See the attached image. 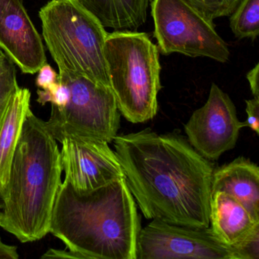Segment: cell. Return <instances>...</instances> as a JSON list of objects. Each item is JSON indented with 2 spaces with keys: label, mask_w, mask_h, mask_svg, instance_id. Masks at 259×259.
Instances as JSON below:
<instances>
[{
  "label": "cell",
  "mask_w": 259,
  "mask_h": 259,
  "mask_svg": "<svg viewBox=\"0 0 259 259\" xmlns=\"http://www.w3.org/2000/svg\"><path fill=\"white\" fill-rule=\"evenodd\" d=\"M115 152L132 195L147 219L210 226L213 163L184 136L150 128L116 136Z\"/></svg>",
  "instance_id": "6da1fadb"
},
{
  "label": "cell",
  "mask_w": 259,
  "mask_h": 259,
  "mask_svg": "<svg viewBox=\"0 0 259 259\" xmlns=\"http://www.w3.org/2000/svg\"><path fill=\"white\" fill-rule=\"evenodd\" d=\"M141 229L125 178L84 193L62 183L50 233L81 259H136Z\"/></svg>",
  "instance_id": "7a4b0ae2"
},
{
  "label": "cell",
  "mask_w": 259,
  "mask_h": 259,
  "mask_svg": "<svg viewBox=\"0 0 259 259\" xmlns=\"http://www.w3.org/2000/svg\"><path fill=\"white\" fill-rule=\"evenodd\" d=\"M62 172L57 139L47 122L31 110L15 151L8 183L0 193V227L22 243L40 240L48 235Z\"/></svg>",
  "instance_id": "3957f363"
},
{
  "label": "cell",
  "mask_w": 259,
  "mask_h": 259,
  "mask_svg": "<svg viewBox=\"0 0 259 259\" xmlns=\"http://www.w3.org/2000/svg\"><path fill=\"white\" fill-rule=\"evenodd\" d=\"M158 48L146 33L115 31L104 45L110 85L118 110L128 122L142 123L158 111L161 89Z\"/></svg>",
  "instance_id": "277c9868"
},
{
  "label": "cell",
  "mask_w": 259,
  "mask_h": 259,
  "mask_svg": "<svg viewBox=\"0 0 259 259\" xmlns=\"http://www.w3.org/2000/svg\"><path fill=\"white\" fill-rule=\"evenodd\" d=\"M39 17L59 73L81 75L110 88L104 57L108 32L92 13L78 0H51Z\"/></svg>",
  "instance_id": "5b68a950"
},
{
  "label": "cell",
  "mask_w": 259,
  "mask_h": 259,
  "mask_svg": "<svg viewBox=\"0 0 259 259\" xmlns=\"http://www.w3.org/2000/svg\"><path fill=\"white\" fill-rule=\"evenodd\" d=\"M70 98L64 108L51 105L47 125L57 141L67 134L102 139L111 143L120 127V113L108 86L81 75L59 73Z\"/></svg>",
  "instance_id": "8992f818"
},
{
  "label": "cell",
  "mask_w": 259,
  "mask_h": 259,
  "mask_svg": "<svg viewBox=\"0 0 259 259\" xmlns=\"http://www.w3.org/2000/svg\"><path fill=\"white\" fill-rule=\"evenodd\" d=\"M154 37L163 55L180 54L227 63L230 52L207 19L188 0H151Z\"/></svg>",
  "instance_id": "52a82bcc"
},
{
  "label": "cell",
  "mask_w": 259,
  "mask_h": 259,
  "mask_svg": "<svg viewBox=\"0 0 259 259\" xmlns=\"http://www.w3.org/2000/svg\"><path fill=\"white\" fill-rule=\"evenodd\" d=\"M187 258L233 259V251L210 227H185L152 220L141 229L136 259Z\"/></svg>",
  "instance_id": "ba28073f"
},
{
  "label": "cell",
  "mask_w": 259,
  "mask_h": 259,
  "mask_svg": "<svg viewBox=\"0 0 259 259\" xmlns=\"http://www.w3.org/2000/svg\"><path fill=\"white\" fill-rule=\"evenodd\" d=\"M64 183L84 193L125 178L116 152L102 139L67 134L58 139Z\"/></svg>",
  "instance_id": "9c48e42d"
},
{
  "label": "cell",
  "mask_w": 259,
  "mask_h": 259,
  "mask_svg": "<svg viewBox=\"0 0 259 259\" xmlns=\"http://www.w3.org/2000/svg\"><path fill=\"white\" fill-rule=\"evenodd\" d=\"M243 127L231 98L212 83L207 101L192 113L185 132L190 145L202 157L215 160L235 148Z\"/></svg>",
  "instance_id": "30bf717a"
},
{
  "label": "cell",
  "mask_w": 259,
  "mask_h": 259,
  "mask_svg": "<svg viewBox=\"0 0 259 259\" xmlns=\"http://www.w3.org/2000/svg\"><path fill=\"white\" fill-rule=\"evenodd\" d=\"M0 50L23 73H37L47 63L42 37L22 0H0Z\"/></svg>",
  "instance_id": "8fae6325"
},
{
  "label": "cell",
  "mask_w": 259,
  "mask_h": 259,
  "mask_svg": "<svg viewBox=\"0 0 259 259\" xmlns=\"http://www.w3.org/2000/svg\"><path fill=\"white\" fill-rule=\"evenodd\" d=\"M217 192L236 198L259 221V167L249 159L239 157L213 169L211 194Z\"/></svg>",
  "instance_id": "7c38bea8"
},
{
  "label": "cell",
  "mask_w": 259,
  "mask_h": 259,
  "mask_svg": "<svg viewBox=\"0 0 259 259\" xmlns=\"http://www.w3.org/2000/svg\"><path fill=\"white\" fill-rule=\"evenodd\" d=\"M31 98L30 91L18 84L0 112V193L8 183L15 151L31 111Z\"/></svg>",
  "instance_id": "4fadbf2b"
},
{
  "label": "cell",
  "mask_w": 259,
  "mask_h": 259,
  "mask_svg": "<svg viewBox=\"0 0 259 259\" xmlns=\"http://www.w3.org/2000/svg\"><path fill=\"white\" fill-rule=\"evenodd\" d=\"M209 220L216 237L228 246L242 242L259 228L258 220L240 201L225 192L212 194Z\"/></svg>",
  "instance_id": "5bb4252c"
},
{
  "label": "cell",
  "mask_w": 259,
  "mask_h": 259,
  "mask_svg": "<svg viewBox=\"0 0 259 259\" xmlns=\"http://www.w3.org/2000/svg\"><path fill=\"white\" fill-rule=\"evenodd\" d=\"M104 28L138 31L148 17L150 0H78Z\"/></svg>",
  "instance_id": "9a60e30c"
},
{
  "label": "cell",
  "mask_w": 259,
  "mask_h": 259,
  "mask_svg": "<svg viewBox=\"0 0 259 259\" xmlns=\"http://www.w3.org/2000/svg\"><path fill=\"white\" fill-rule=\"evenodd\" d=\"M230 27L239 40L254 41L259 34V0H240L230 16Z\"/></svg>",
  "instance_id": "2e32d148"
},
{
  "label": "cell",
  "mask_w": 259,
  "mask_h": 259,
  "mask_svg": "<svg viewBox=\"0 0 259 259\" xmlns=\"http://www.w3.org/2000/svg\"><path fill=\"white\" fill-rule=\"evenodd\" d=\"M18 84L14 63L0 50V112Z\"/></svg>",
  "instance_id": "e0dca14e"
},
{
  "label": "cell",
  "mask_w": 259,
  "mask_h": 259,
  "mask_svg": "<svg viewBox=\"0 0 259 259\" xmlns=\"http://www.w3.org/2000/svg\"><path fill=\"white\" fill-rule=\"evenodd\" d=\"M204 16L213 21L229 17L240 0H188Z\"/></svg>",
  "instance_id": "ac0fdd59"
},
{
  "label": "cell",
  "mask_w": 259,
  "mask_h": 259,
  "mask_svg": "<svg viewBox=\"0 0 259 259\" xmlns=\"http://www.w3.org/2000/svg\"><path fill=\"white\" fill-rule=\"evenodd\" d=\"M37 102L41 106L51 103V105L59 109L64 108L70 98L69 88L65 83L57 81L47 89L37 91Z\"/></svg>",
  "instance_id": "d6986e66"
},
{
  "label": "cell",
  "mask_w": 259,
  "mask_h": 259,
  "mask_svg": "<svg viewBox=\"0 0 259 259\" xmlns=\"http://www.w3.org/2000/svg\"><path fill=\"white\" fill-rule=\"evenodd\" d=\"M230 247L233 259H259V228L242 242Z\"/></svg>",
  "instance_id": "ffe728a7"
},
{
  "label": "cell",
  "mask_w": 259,
  "mask_h": 259,
  "mask_svg": "<svg viewBox=\"0 0 259 259\" xmlns=\"http://www.w3.org/2000/svg\"><path fill=\"white\" fill-rule=\"evenodd\" d=\"M245 112L247 113L246 120L244 122L245 127H249L257 135H259V98H253L245 101Z\"/></svg>",
  "instance_id": "44dd1931"
},
{
  "label": "cell",
  "mask_w": 259,
  "mask_h": 259,
  "mask_svg": "<svg viewBox=\"0 0 259 259\" xmlns=\"http://www.w3.org/2000/svg\"><path fill=\"white\" fill-rule=\"evenodd\" d=\"M58 74L53 69L52 66L46 63L37 71L36 86L39 89H48L58 81Z\"/></svg>",
  "instance_id": "7402d4cb"
},
{
  "label": "cell",
  "mask_w": 259,
  "mask_h": 259,
  "mask_svg": "<svg viewBox=\"0 0 259 259\" xmlns=\"http://www.w3.org/2000/svg\"><path fill=\"white\" fill-rule=\"evenodd\" d=\"M42 258H72L81 259L77 253L71 250H59L56 248H50L42 255Z\"/></svg>",
  "instance_id": "603a6c76"
},
{
  "label": "cell",
  "mask_w": 259,
  "mask_h": 259,
  "mask_svg": "<svg viewBox=\"0 0 259 259\" xmlns=\"http://www.w3.org/2000/svg\"><path fill=\"white\" fill-rule=\"evenodd\" d=\"M259 63H257L253 69L247 73L246 78L249 83L250 89L253 97L259 98L258 87Z\"/></svg>",
  "instance_id": "cb8c5ba5"
},
{
  "label": "cell",
  "mask_w": 259,
  "mask_h": 259,
  "mask_svg": "<svg viewBox=\"0 0 259 259\" xmlns=\"http://www.w3.org/2000/svg\"><path fill=\"white\" fill-rule=\"evenodd\" d=\"M19 257L17 247L7 245L0 238V259H18Z\"/></svg>",
  "instance_id": "d4e9b609"
},
{
  "label": "cell",
  "mask_w": 259,
  "mask_h": 259,
  "mask_svg": "<svg viewBox=\"0 0 259 259\" xmlns=\"http://www.w3.org/2000/svg\"><path fill=\"white\" fill-rule=\"evenodd\" d=\"M2 211L0 210V226H1V224H2Z\"/></svg>",
  "instance_id": "484cf974"
}]
</instances>
